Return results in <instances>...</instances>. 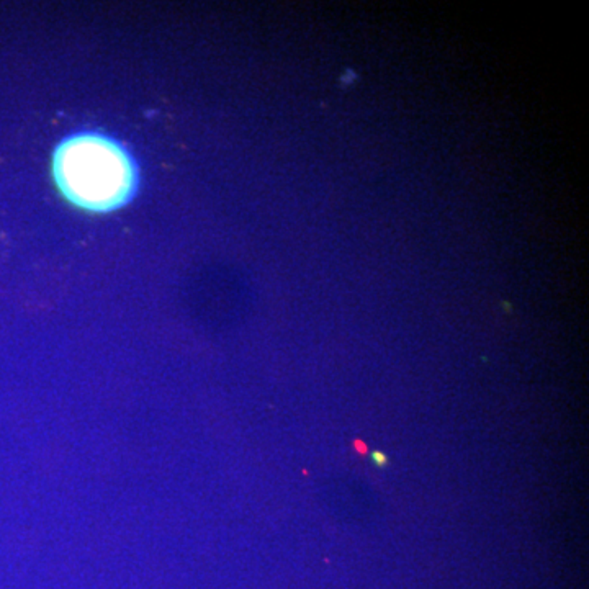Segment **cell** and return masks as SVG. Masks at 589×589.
I'll list each match as a JSON object with an SVG mask.
<instances>
[{
    "mask_svg": "<svg viewBox=\"0 0 589 589\" xmlns=\"http://www.w3.org/2000/svg\"><path fill=\"white\" fill-rule=\"evenodd\" d=\"M53 176L59 192L85 212L109 213L135 197L138 169L115 138L80 131L56 146Z\"/></svg>",
    "mask_w": 589,
    "mask_h": 589,
    "instance_id": "cell-1",
    "label": "cell"
}]
</instances>
